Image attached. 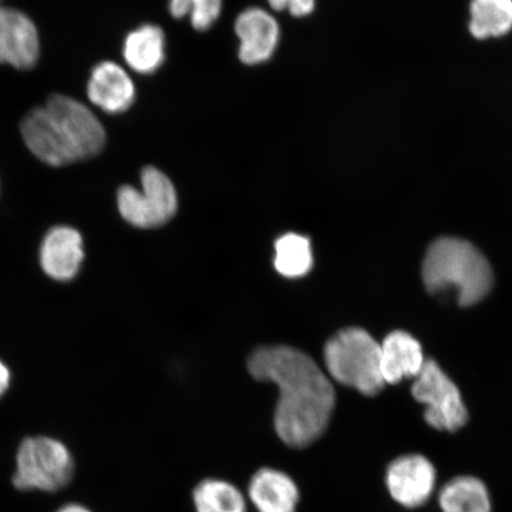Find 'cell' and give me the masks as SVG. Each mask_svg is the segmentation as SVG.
Listing matches in <instances>:
<instances>
[{"label":"cell","instance_id":"cell-1","mask_svg":"<svg viewBox=\"0 0 512 512\" xmlns=\"http://www.w3.org/2000/svg\"><path fill=\"white\" fill-rule=\"evenodd\" d=\"M248 370L255 380L273 382L279 388L274 427L285 445L305 448L322 437L334 412L336 395L310 356L286 345H267L249 357Z\"/></svg>","mask_w":512,"mask_h":512},{"label":"cell","instance_id":"cell-2","mask_svg":"<svg viewBox=\"0 0 512 512\" xmlns=\"http://www.w3.org/2000/svg\"><path fill=\"white\" fill-rule=\"evenodd\" d=\"M21 133L28 149L51 166L93 158L106 145L105 128L91 108L59 93L24 115Z\"/></svg>","mask_w":512,"mask_h":512},{"label":"cell","instance_id":"cell-3","mask_svg":"<svg viewBox=\"0 0 512 512\" xmlns=\"http://www.w3.org/2000/svg\"><path fill=\"white\" fill-rule=\"evenodd\" d=\"M422 278L431 293L456 291L460 306L475 305L494 284L488 260L470 242L443 238L428 248Z\"/></svg>","mask_w":512,"mask_h":512},{"label":"cell","instance_id":"cell-4","mask_svg":"<svg viewBox=\"0 0 512 512\" xmlns=\"http://www.w3.org/2000/svg\"><path fill=\"white\" fill-rule=\"evenodd\" d=\"M326 368L334 379L366 396L382 392L386 382L381 373V345L367 331H339L325 345Z\"/></svg>","mask_w":512,"mask_h":512},{"label":"cell","instance_id":"cell-5","mask_svg":"<svg viewBox=\"0 0 512 512\" xmlns=\"http://www.w3.org/2000/svg\"><path fill=\"white\" fill-rule=\"evenodd\" d=\"M74 476V460L66 445L49 437L25 439L18 448L14 485L18 490L59 491Z\"/></svg>","mask_w":512,"mask_h":512},{"label":"cell","instance_id":"cell-6","mask_svg":"<svg viewBox=\"0 0 512 512\" xmlns=\"http://www.w3.org/2000/svg\"><path fill=\"white\" fill-rule=\"evenodd\" d=\"M142 189L124 185L118 191V208L124 220L138 228H157L175 216L178 207L174 184L155 166L140 176Z\"/></svg>","mask_w":512,"mask_h":512},{"label":"cell","instance_id":"cell-7","mask_svg":"<svg viewBox=\"0 0 512 512\" xmlns=\"http://www.w3.org/2000/svg\"><path fill=\"white\" fill-rule=\"evenodd\" d=\"M416 401L425 405V420L438 431L457 432L469 420L459 389L433 360L425 362L412 387Z\"/></svg>","mask_w":512,"mask_h":512},{"label":"cell","instance_id":"cell-8","mask_svg":"<svg viewBox=\"0 0 512 512\" xmlns=\"http://www.w3.org/2000/svg\"><path fill=\"white\" fill-rule=\"evenodd\" d=\"M437 482L434 465L421 454H407L390 463L386 484L395 502L406 508H418L433 494Z\"/></svg>","mask_w":512,"mask_h":512},{"label":"cell","instance_id":"cell-9","mask_svg":"<svg viewBox=\"0 0 512 512\" xmlns=\"http://www.w3.org/2000/svg\"><path fill=\"white\" fill-rule=\"evenodd\" d=\"M40 53L35 22L21 10L0 5V63L30 69L36 66Z\"/></svg>","mask_w":512,"mask_h":512},{"label":"cell","instance_id":"cell-10","mask_svg":"<svg viewBox=\"0 0 512 512\" xmlns=\"http://www.w3.org/2000/svg\"><path fill=\"white\" fill-rule=\"evenodd\" d=\"M85 259L81 234L73 227L55 226L48 230L40 247V265L50 279L67 283L79 274Z\"/></svg>","mask_w":512,"mask_h":512},{"label":"cell","instance_id":"cell-11","mask_svg":"<svg viewBox=\"0 0 512 512\" xmlns=\"http://www.w3.org/2000/svg\"><path fill=\"white\" fill-rule=\"evenodd\" d=\"M235 32L240 40V60L255 66L271 59L280 40V27L270 12L247 9L236 18Z\"/></svg>","mask_w":512,"mask_h":512},{"label":"cell","instance_id":"cell-12","mask_svg":"<svg viewBox=\"0 0 512 512\" xmlns=\"http://www.w3.org/2000/svg\"><path fill=\"white\" fill-rule=\"evenodd\" d=\"M92 104L111 114L124 113L136 100V86L126 70L112 61H104L92 69L87 83Z\"/></svg>","mask_w":512,"mask_h":512},{"label":"cell","instance_id":"cell-13","mask_svg":"<svg viewBox=\"0 0 512 512\" xmlns=\"http://www.w3.org/2000/svg\"><path fill=\"white\" fill-rule=\"evenodd\" d=\"M248 498L258 512H297L300 492L287 473L264 467L249 482Z\"/></svg>","mask_w":512,"mask_h":512},{"label":"cell","instance_id":"cell-14","mask_svg":"<svg viewBox=\"0 0 512 512\" xmlns=\"http://www.w3.org/2000/svg\"><path fill=\"white\" fill-rule=\"evenodd\" d=\"M425 362L420 343L408 332L394 331L381 344V373L388 384L416 379Z\"/></svg>","mask_w":512,"mask_h":512},{"label":"cell","instance_id":"cell-15","mask_svg":"<svg viewBox=\"0 0 512 512\" xmlns=\"http://www.w3.org/2000/svg\"><path fill=\"white\" fill-rule=\"evenodd\" d=\"M127 66L134 72L150 75L163 66L165 60V35L162 28L144 24L127 35L124 49Z\"/></svg>","mask_w":512,"mask_h":512},{"label":"cell","instance_id":"cell-16","mask_svg":"<svg viewBox=\"0 0 512 512\" xmlns=\"http://www.w3.org/2000/svg\"><path fill=\"white\" fill-rule=\"evenodd\" d=\"M443 512H491L488 488L475 477L453 478L445 484L439 495Z\"/></svg>","mask_w":512,"mask_h":512},{"label":"cell","instance_id":"cell-17","mask_svg":"<svg viewBox=\"0 0 512 512\" xmlns=\"http://www.w3.org/2000/svg\"><path fill=\"white\" fill-rule=\"evenodd\" d=\"M470 12L469 29L478 40L502 37L512 30V0H472Z\"/></svg>","mask_w":512,"mask_h":512},{"label":"cell","instance_id":"cell-18","mask_svg":"<svg viewBox=\"0 0 512 512\" xmlns=\"http://www.w3.org/2000/svg\"><path fill=\"white\" fill-rule=\"evenodd\" d=\"M196 512H247L245 495L227 480L208 478L192 492Z\"/></svg>","mask_w":512,"mask_h":512},{"label":"cell","instance_id":"cell-19","mask_svg":"<svg viewBox=\"0 0 512 512\" xmlns=\"http://www.w3.org/2000/svg\"><path fill=\"white\" fill-rule=\"evenodd\" d=\"M274 267L286 278L304 277L312 270L311 242L306 236L288 233L275 241Z\"/></svg>","mask_w":512,"mask_h":512},{"label":"cell","instance_id":"cell-20","mask_svg":"<svg viewBox=\"0 0 512 512\" xmlns=\"http://www.w3.org/2000/svg\"><path fill=\"white\" fill-rule=\"evenodd\" d=\"M223 0H170L172 17L182 19L189 16L197 31L209 30L219 19Z\"/></svg>","mask_w":512,"mask_h":512},{"label":"cell","instance_id":"cell-21","mask_svg":"<svg viewBox=\"0 0 512 512\" xmlns=\"http://www.w3.org/2000/svg\"><path fill=\"white\" fill-rule=\"evenodd\" d=\"M275 11H288L294 17H305L316 8V0H267Z\"/></svg>","mask_w":512,"mask_h":512},{"label":"cell","instance_id":"cell-22","mask_svg":"<svg viewBox=\"0 0 512 512\" xmlns=\"http://www.w3.org/2000/svg\"><path fill=\"white\" fill-rule=\"evenodd\" d=\"M11 383V371L6 364L0 360V398L8 392Z\"/></svg>","mask_w":512,"mask_h":512},{"label":"cell","instance_id":"cell-23","mask_svg":"<svg viewBox=\"0 0 512 512\" xmlns=\"http://www.w3.org/2000/svg\"><path fill=\"white\" fill-rule=\"evenodd\" d=\"M57 512H92L80 504H68Z\"/></svg>","mask_w":512,"mask_h":512}]
</instances>
